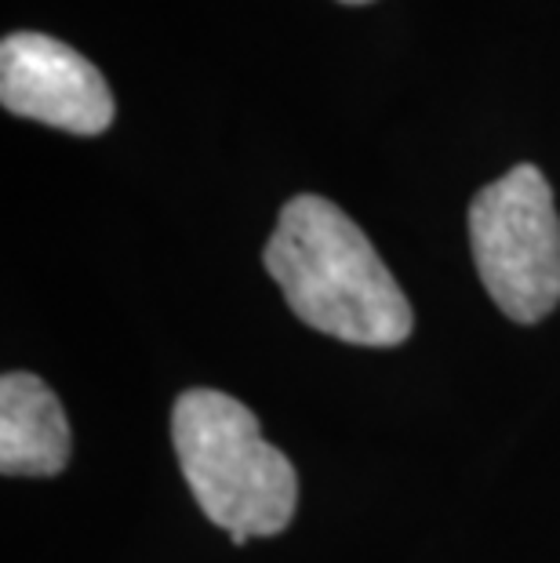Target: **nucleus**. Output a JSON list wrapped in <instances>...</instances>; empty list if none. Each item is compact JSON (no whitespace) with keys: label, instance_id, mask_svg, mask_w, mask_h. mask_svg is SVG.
<instances>
[{"label":"nucleus","instance_id":"f257e3e1","mask_svg":"<svg viewBox=\"0 0 560 563\" xmlns=\"http://www.w3.org/2000/svg\"><path fill=\"white\" fill-rule=\"evenodd\" d=\"M262 262L292 313L320 334L378 350L411 334L408 295L361 225L325 197L284 203Z\"/></svg>","mask_w":560,"mask_h":563},{"label":"nucleus","instance_id":"f03ea898","mask_svg":"<svg viewBox=\"0 0 560 563\" xmlns=\"http://www.w3.org/2000/svg\"><path fill=\"white\" fill-rule=\"evenodd\" d=\"M172 443L205 517L230 534H281L299 506V476L288 454L262 437L259 418L219 389H186L172 407Z\"/></svg>","mask_w":560,"mask_h":563},{"label":"nucleus","instance_id":"7ed1b4c3","mask_svg":"<svg viewBox=\"0 0 560 563\" xmlns=\"http://www.w3.org/2000/svg\"><path fill=\"white\" fill-rule=\"evenodd\" d=\"M476 273L509 320L539 323L560 302V214L535 164L484 186L470 203Z\"/></svg>","mask_w":560,"mask_h":563},{"label":"nucleus","instance_id":"20e7f679","mask_svg":"<svg viewBox=\"0 0 560 563\" xmlns=\"http://www.w3.org/2000/svg\"><path fill=\"white\" fill-rule=\"evenodd\" d=\"M0 102L74 135H102L113 124L110 84L80 52L47 33H8L0 44Z\"/></svg>","mask_w":560,"mask_h":563},{"label":"nucleus","instance_id":"39448f33","mask_svg":"<svg viewBox=\"0 0 560 563\" xmlns=\"http://www.w3.org/2000/svg\"><path fill=\"white\" fill-rule=\"evenodd\" d=\"M74 440L63 404L47 382L26 371L0 378V473L55 476L66 470Z\"/></svg>","mask_w":560,"mask_h":563},{"label":"nucleus","instance_id":"423d86ee","mask_svg":"<svg viewBox=\"0 0 560 563\" xmlns=\"http://www.w3.org/2000/svg\"><path fill=\"white\" fill-rule=\"evenodd\" d=\"M342 4H367V0H342Z\"/></svg>","mask_w":560,"mask_h":563}]
</instances>
